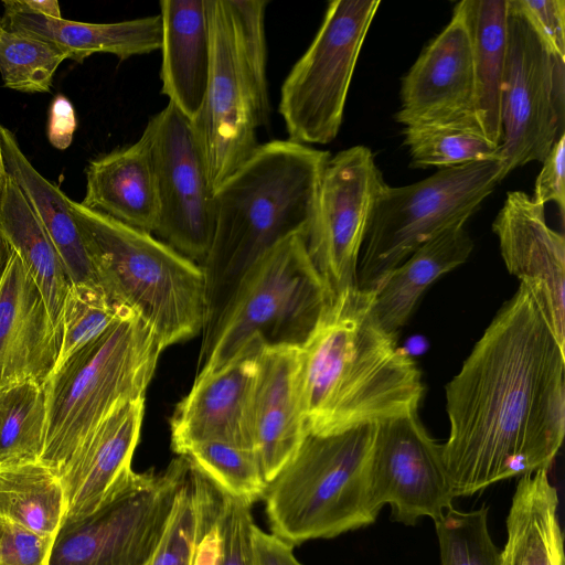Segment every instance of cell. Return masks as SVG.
Here are the masks:
<instances>
[{
  "label": "cell",
  "mask_w": 565,
  "mask_h": 565,
  "mask_svg": "<svg viewBox=\"0 0 565 565\" xmlns=\"http://www.w3.org/2000/svg\"><path fill=\"white\" fill-rule=\"evenodd\" d=\"M492 230L510 274L531 295L565 347V239L547 225L544 206L523 191H510Z\"/></svg>",
  "instance_id": "2e32d148"
},
{
  "label": "cell",
  "mask_w": 565,
  "mask_h": 565,
  "mask_svg": "<svg viewBox=\"0 0 565 565\" xmlns=\"http://www.w3.org/2000/svg\"><path fill=\"white\" fill-rule=\"evenodd\" d=\"M369 486L375 511L390 504L394 521L406 525L422 516L439 519L456 498L443 447L429 436L417 413L375 425Z\"/></svg>",
  "instance_id": "9a60e30c"
},
{
  "label": "cell",
  "mask_w": 565,
  "mask_h": 565,
  "mask_svg": "<svg viewBox=\"0 0 565 565\" xmlns=\"http://www.w3.org/2000/svg\"><path fill=\"white\" fill-rule=\"evenodd\" d=\"M3 28L2 19L0 18V30Z\"/></svg>",
  "instance_id": "c3c4849f"
},
{
  "label": "cell",
  "mask_w": 565,
  "mask_h": 565,
  "mask_svg": "<svg viewBox=\"0 0 565 565\" xmlns=\"http://www.w3.org/2000/svg\"><path fill=\"white\" fill-rule=\"evenodd\" d=\"M67 52L46 41L0 30V75L3 86L22 93H47Z\"/></svg>",
  "instance_id": "d6a6232c"
},
{
  "label": "cell",
  "mask_w": 565,
  "mask_h": 565,
  "mask_svg": "<svg viewBox=\"0 0 565 565\" xmlns=\"http://www.w3.org/2000/svg\"><path fill=\"white\" fill-rule=\"evenodd\" d=\"M0 230L38 285L51 318L61 329L63 303L72 282L54 244L9 174L0 196Z\"/></svg>",
  "instance_id": "83f0119b"
},
{
  "label": "cell",
  "mask_w": 565,
  "mask_h": 565,
  "mask_svg": "<svg viewBox=\"0 0 565 565\" xmlns=\"http://www.w3.org/2000/svg\"><path fill=\"white\" fill-rule=\"evenodd\" d=\"M7 178H8V172L6 169V163H4V158H3L2 147H1V139H0V196H1Z\"/></svg>",
  "instance_id": "7dc6e473"
},
{
  "label": "cell",
  "mask_w": 565,
  "mask_h": 565,
  "mask_svg": "<svg viewBox=\"0 0 565 565\" xmlns=\"http://www.w3.org/2000/svg\"><path fill=\"white\" fill-rule=\"evenodd\" d=\"M332 301L306 236L285 238L248 269L204 334L196 376L226 365L255 337L268 347H301Z\"/></svg>",
  "instance_id": "52a82bcc"
},
{
  "label": "cell",
  "mask_w": 565,
  "mask_h": 565,
  "mask_svg": "<svg viewBox=\"0 0 565 565\" xmlns=\"http://www.w3.org/2000/svg\"><path fill=\"white\" fill-rule=\"evenodd\" d=\"M76 117L72 103L63 95H57L50 107L47 138L60 150L66 149L73 140Z\"/></svg>",
  "instance_id": "ee69618b"
},
{
  "label": "cell",
  "mask_w": 565,
  "mask_h": 565,
  "mask_svg": "<svg viewBox=\"0 0 565 565\" xmlns=\"http://www.w3.org/2000/svg\"><path fill=\"white\" fill-rule=\"evenodd\" d=\"M14 250L0 230V284Z\"/></svg>",
  "instance_id": "bcb514c9"
},
{
  "label": "cell",
  "mask_w": 565,
  "mask_h": 565,
  "mask_svg": "<svg viewBox=\"0 0 565 565\" xmlns=\"http://www.w3.org/2000/svg\"><path fill=\"white\" fill-rule=\"evenodd\" d=\"M328 151L289 139L259 143L214 192L215 223L202 267L207 333L248 269L279 242L308 235Z\"/></svg>",
  "instance_id": "3957f363"
},
{
  "label": "cell",
  "mask_w": 565,
  "mask_h": 565,
  "mask_svg": "<svg viewBox=\"0 0 565 565\" xmlns=\"http://www.w3.org/2000/svg\"><path fill=\"white\" fill-rule=\"evenodd\" d=\"M4 13L39 14L61 19V9L56 0H6L2 1Z\"/></svg>",
  "instance_id": "f6af8a7d"
},
{
  "label": "cell",
  "mask_w": 565,
  "mask_h": 565,
  "mask_svg": "<svg viewBox=\"0 0 565 565\" xmlns=\"http://www.w3.org/2000/svg\"><path fill=\"white\" fill-rule=\"evenodd\" d=\"M300 347L265 345L252 402L253 449L267 484L308 435L299 386Z\"/></svg>",
  "instance_id": "44dd1931"
},
{
  "label": "cell",
  "mask_w": 565,
  "mask_h": 565,
  "mask_svg": "<svg viewBox=\"0 0 565 565\" xmlns=\"http://www.w3.org/2000/svg\"><path fill=\"white\" fill-rule=\"evenodd\" d=\"M252 504L222 490V558L220 565H252Z\"/></svg>",
  "instance_id": "f35d334b"
},
{
  "label": "cell",
  "mask_w": 565,
  "mask_h": 565,
  "mask_svg": "<svg viewBox=\"0 0 565 565\" xmlns=\"http://www.w3.org/2000/svg\"><path fill=\"white\" fill-rule=\"evenodd\" d=\"M472 249L465 223L452 225L419 246L371 291V310L380 327L397 337L429 285L467 262Z\"/></svg>",
  "instance_id": "cb8c5ba5"
},
{
  "label": "cell",
  "mask_w": 565,
  "mask_h": 565,
  "mask_svg": "<svg viewBox=\"0 0 565 565\" xmlns=\"http://www.w3.org/2000/svg\"><path fill=\"white\" fill-rule=\"evenodd\" d=\"M145 129L150 137L159 195L153 234L202 266L213 238L215 210L194 125L169 103Z\"/></svg>",
  "instance_id": "7c38bea8"
},
{
  "label": "cell",
  "mask_w": 565,
  "mask_h": 565,
  "mask_svg": "<svg viewBox=\"0 0 565 565\" xmlns=\"http://www.w3.org/2000/svg\"><path fill=\"white\" fill-rule=\"evenodd\" d=\"M237 46L254 94L260 126L270 118L267 82V45L265 36L266 0H226Z\"/></svg>",
  "instance_id": "8d00e7d4"
},
{
  "label": "cell",
  "mask_w": 565,
  "mask_h": 565,
  "mask_svg": "<svg viewBox=\"0 0 565 565\" xmlns=\"http://www.w3.org/2000/svg\"><path fill=\"white\" fill-rule=\"evenodd\" d=\"M143 415L145 398L117 404L64 466L58 475L65 499L61 526L95 512L130 478Z\"/></svg>",
  "instance_id": "d6986e66"
},
{
  "label": "cell",
  "mask_w": 565,
  "mask_h": 565,
  "mask_svg": "<svg viewBox=\"0 0 565 565\" xmlns=\"http://www.w3.org/2000/svg\"><path fill=\"white\" fill-rule=\"evenodd\" d=\"M534 28L545 42L565 57V1L518 0Z\"/></svg>",
  "instance_id": "b9f144b4"
},
{
  "label": "cell",
  "mask_w": 565,
  "mask_h": 565,
  "mask_svg": "<svg viewBox=\"0 0 565 565\" xmlns=\"http://www.w3.org/2000/svg\"><path fill=\"white\" fill-rule=\"evenodd\" d=\"M1 147L8 174L18 184L54 244L72 284L98 286L71 200L32 166L15 136L0 125Z\"/></svg>",
  "instance_id": "484cf974"
},
{
  "label": "cell",
  "mask_w": 565,
  "mask_h": 565,
  "mask_svg": "<svg viewBox=\"0 0 565 565\" xmlns=\"http://www.w3.org/2000/svg\"><path fill=\"white\" fill-rule=\"evenodd\" d=\"M131 312L111 301L99 286L72 284L62 309V345L55 367Z\"/></svg>",
  "instance_id": "e575fe53"
},
{
  "label": "cell",
  "mask_w": 565,
  "mask_h": 565,
  "mask_svg": "<svg viewBox=\"0 0 565 565\" xmlns=\"http://www.w3.org/2000/svg\"><path fill=\"white\" fill-rule=\"evenodd\" d=\"M403 135L415 168L446 169L500 159V146L488 139L475 114L406 126Z\"/></svg>",
  "instance_id": "4dcf8cb0"
},
{
  "label": "cell",
  "mask_w": 565,
  "mask_h": 565,
  "mask_svg": "<svg viewBox=\"0 0 565 565\" xmlns=\"http://www.w3.org/2000/svg\"><path fill=\"white\" fill-rule=\"evenodd\" d=\"M564 349L520 285L445 388L455 497L550 469L565 434Z\"/></svg>",
  "instance_id": "6da1fadb"
},
{
  "label": "cell",
  "mask_w": 565,
  "mask_h": 565,
  "mask_svg": "<svg viewBox=\"0 0 565 565\" xmlns=\"http://www.w3.org/2000/svg\"><path fill=\"white\" fill-rule=\"evenodd\" d=\"M65 512L58 476L41 460L0 463V519L55 537Z\"/></svg>",
  "instance_id": "f546056e"
},
{
  "label": "cell",
  "mask_w": 565,
  "mask_h": 565,
  "mask_svg": "<svg viewBox=\"0 0 565 565\" xmlns=\"http://www.w3.org/2000/svg\"><path fill=\"white\" fill-rule=\"evenodd\" d=\"M507 177L500 159L439 169L380 192L362 244L356 285L373 291L386 275L443 231L465 223Z\"/></svg>",
  "instance_id": "ba28073f"
},
{
  "label": "cell",
  "mask_w": 565,
  "mask_h": 565,
  "mask_svg": "<svg viewBox=\"0 0 565 565\" xmlns=\"http://www.w3.org/2000/svg\"><path fill=\"white\" fill-rule=\"evenodd\" d=\"M190 462L164 533L147 565H191L199 521V489Z\"/></svg>",
  "instance_id": "74e56055"
},
{
  "label": "cell",
  "mask_w": 565,
  "mask_h": 565,
  "mask_svg": "<svg viewBox=\"0 0 565 565\" xmlns=\"http://www.w3.org/2000/svg\"><path fill=\"white\" fill-rule=\"evenodd\" d=\"M98 286L139 316L166 349L203 331L207 287L203 267L153 234L71 200Z\"/></svg>",
  "instance_id": "277c9868"
},
{
  "label": "cell",
  "mask_w": 565,
  "mask_h": 565,
  "mask_svg": "<svg viewBox=\"0 0 565 565\" xmlns=\"http://www.w3.org/2000/svg\"><path fill=\"white\" fill-rule=\"evenodd\" d=\"M472 42L473 111L488 139L501 145V86L507 50L508 0H462Z\"/></svg>",
  "instance_id": "f1b7e54d"
},
{
  "label": "cell",
  "mask_w": 565,
  "mask_h": 565,
  "mask_svg": "<svg viewBox=\"0 0 565 565\" xmlns=\"http://www.w3.org/2000/svg\"><path fill=\"white\" fill-rule=\"evenodd\" d=\"M265 345L255 337L226 365L196 376L170 418L174 452L184 455L192 446L207 441L253 449L252 402Z\"/></svg>",
  "instance_id": "e0dca14e"
},
{
  "label": "cell",
  "mask_w": 565,
  "mask_h": 565,
  "mask_svg": "<svg viewBox=\"0 0 565 565\" xmlns=\"http://www.w3.org/2000/svg\"><path fill=\"white\" fill-rule=\"evenodd\" d=\"M558 494L547 470L521 476L507 518L500 565H564Z\"/></svg>",
  "instance_id": "4316f807"
},
{
  "label": "cell",
  "mask_w": 565,
  "mask_h": 565,
  "mask_svg": "<svg viewBox=\"0 0 565 565\" xmlns=\"http://www.w3.org/2000/svg\"><path fill=\"white\" fill-rule=\"evenodd\" d=\"M161 93L192 122L199 116L212 63L207 0H161Z\"/></svg>",
  "instance_id": "7402d4cb"
},
{
  "label": "cell",
  "mask_w": 565,
  "mask_h": 565,
  "mask_svg": "<svg viewBox=\"0 0 565 565\" xmlns=\"http://www.w3.org/2000/svg\"><path fill=\"white\" fill-rule=\"evenodd\" d=\"M45 427L43 384L29 381L0 390V463L40 460Z\"/></svg>",
  "instance_id": "1f68e13d"
},
{
  "label": "cell",
  "mask_w": 565,
  "mask_h": 565,
  "mask_svg": "<svg viewBox=\"0 0 565 565\" xmlns=\"http://www.w3.org/2000/svg\"><path fill=\"white\" fill-rule=\"evenodd\" d=\"M81 203L125 225L154 233L159 195L151 142L146 129L132 145L88 163L86 192Z\"/></svg>",
  "instance_id": "603a6c76"
},
{
  "label": "cell",
  "mask_w": 565,
  "mask_h": 565,
  "mask_svg": "<svg viewBox=\"0 0 565 565\" xmlns=\"http://www.w3.org/2000/svg\"><path fill=\"white\" fill-rule=\"evenodd\" d=\"M184 456L230 495L249 504L264 498L267 482L253 449L207 441L192 446Z\"/></svg>",
  "instance_id": "836d02e7"
},
{
  "label": "cell",
  "mask_w": 565,
  "mask_h": 565,
  "mask_svg": "<svg viewBox=\"0 0 565 565\" xmlns=\"http://www.w3.org/2000/svg\"><path fill=\"white\" fill-rule=\"evenodd\" d=\"M543 167L539 173L533 201L540 205L554 202L559 210L562 220L565 212V134L553 145L548 154L542 161Z\"/></svg>",
  "instance_id": "60d3db41"
},
{
  "label": "cell",
  "mask_w": 565,
  "mask_h": 565,
  "mask_svg": "<svg viewBox=\"0 0 565 565\" xmlns=\"http://www.w3.org/2000/svg\"><path fill=\"white\" fill-rule=\"evenodd\" d=\"M53 540L0 519V565H47Z\"/></svg>",
  "instance_id": "ab89813d"
},
{
  "label": "cell",
  "mask_w": 565,
  "mask_h": 565,
  "mask_svg": "<svg viewBox=\"0 0 565 565\" xmlns=\"http://www.w3.org/2000/svg\"><path fill=\"white\" fill-rule=\"evenodd\" d=\"M380 4L329 2L313 41L281 86L278 109L289 140L327 145L338 136L355 64Z\"/></svg>",
  "instance_id": "30bf717a"
},
{
  "label": "cell",
  "mask_w": 565,
  "mask_h": 565,
  "mask_svg": "<svg viewBox=\"0 0 565 565\" xmlns=\"http://www.w3.org/2000/svg\"><path fill=\"white\" fill-rule=\"evenodd\" d=\"M375 425L305 437L267 484L263 498L274 534L295 546L375 521L379 512L372 505L369 486Z\"/></svg>",
  "instance_id": "8992f818"
},
{
  "label": "cell",
  "mask_w": 565,
  "mask_h": 565,
  "mask_svg": "<svg viewBox=\"0 0 565 565\" xmlns=\"http://www.w3.org/2000/svg\"><path fill=\"white\" fill-rule=\"evenodd\" d=\"M61 345L62 330L14 252L0 284V390L29 381L43 384Z\"/></svg>",
  "instance_id": "ffe728a7"
},
{
  "label": "cell",
  "mask_w": 565,
  "mask_h": 565,
  "mask_svg": "<svg viewBox=\"0 0 565 565\" xmlns=\"http://www.w3.org/2000/svg\"><path fill=\"white\" fill-rule=\"evenodd\" d=\"M6 30L23 33L64 49L68 58L82 63L96 53L120 61L160 50L162 22L149 15L115 23H86L39 14L4 13Z\"/></svg>",
  "instance_id": "d4e9b609"
},
{
  "label": "cell",
  "mask_w": 565,
  "mask_h": 565,
  "mask_svg": "<svg viewBox=\"0 0 565 565\" xmlns=\"http://www.w3.org/2000/svg\"><path fill=\"white\" fill-rule=\"evenodd\" d=\"M252 565H301L294 555V545L276 534L266 533L255 523L250 529Z\"/></svg>",
  "instance_id": "7bdbcfd3"
},
{
  "label": "cell",
  "mask_w": 565,
  "mask_h": 565,
  "mask_svg": "<svg viewBox=\"0 0 565 565\" xmlns=\"http://www.w3.org/2000/svg\"><path fill=\"white\" fill-rule=\"evenodd\" d=\"M163 350L150 326L131 312L60 363L43 383L46 427L40 460L58 476L117 404L145 398Z\"/></svg>",
  "instance_id": "5b68a950"
},
{
  "label": "cell",
  "mask_w": 565,
  "mask_h": 565,
  "mask_svg": "<svg viewBox=\"0 0 565 565\" xmlns=\"http://www.w3.org/2000/svg\"><path fill=\"white\" fill-rule=\"evenodd\" d=\"M441 565H500V552L488 530V508L448 509L435 520Z\"/></svg>",
  "instance_id": "d590c367"
},
{
  "label": "cell",
  "mask_w": 565,
  "mask_h": 565,
  "mask_svg": "<svg viewBox=\"0 0 565 565\" xmlns=\"http://www.w3.org/2000/svg\"><path fill=\"white\" fill-rule=\"evenodd\" d=\"M385 184L365 146L341 150L326 163L306 239L309 255L333 299L358 288L362 244Z\"/></svg>",
  "instance_id": "4fadbf2b"
},
{
  "label": "cell",
  "mask_w": 565,
  "mask_h": 565,
  "mask_svg": "<svg viewBox=\"0 0 565 565\" xmlns=\"http://www.w3.org/2000/svg\"><path fill=\"white\" fill-rule=\"evenodd\" d=\"M212 63L202 109L193 121L212 191L215 192L259 142L260 120L237 46L226 0H207Z\"/></svg>",
  "instance_id": "5bb4252c"
},
{
  "label": "cell",
  "mask_w": 565,
  "mask_h": 565,
  "mask_svg": "<svg viewBox=\"0 0 565 565\" xmlns=\"http://www.w3.org/2000/svg\"><path fill=\"white\" fill-rule=\"evenodd\" d=\"M396 120L406 126L475 114L472 42L460 2L402 79Z\"/></svg>",
  "instance_id": "ac0fdd59"
},
{
  "label": "cell",
  "mask_w": 565,
  "mask_h": 565,
  "mask_svg": "<svg viewBox=\"0 0 565 565\" xmlns=\"http://www.w3.org/2000/svg\"><path fill=\"white\" fill-rule=\"evenodd\" d=\"M565 57L541 36L518 0H508L501 86L500 160L508 175L542 162L564 135Z\"/></svg>",
  "instance_id": "8fae6325"
},
{
  "label": "cell",
  "mask_w": 565,
  "mask_h": 565,
  "mask_svg": "<svg viewBox=\"0 0 565 565\" xmlns=\"http://www.w3.org/2000/svg\"><path fill=\"white\" fill-rule=\"evenodd\" d=\"M299 358L308 434L332 435L417 413L420 372L375 320L371 291L337 296Z\"/></svg>",
  "instance_id": "7a4b0ae2"
},
{
  "label": "cell",
  "mask_w": 565,
  "mask_h": 565,
  "mask_svg": "<svg viewBox=\"0 0 565 565\" xmlns=\"http://www.w3.org/2000/svg\"><path fill=\"white\" fill-rule=\"evenodd\" d=\"M190 465L180 455L159 473L134 471L95 512L60 527L47 565H147Z\"/></svg>",
  "instance_id": "9c48e42d"
}]
</instances>
